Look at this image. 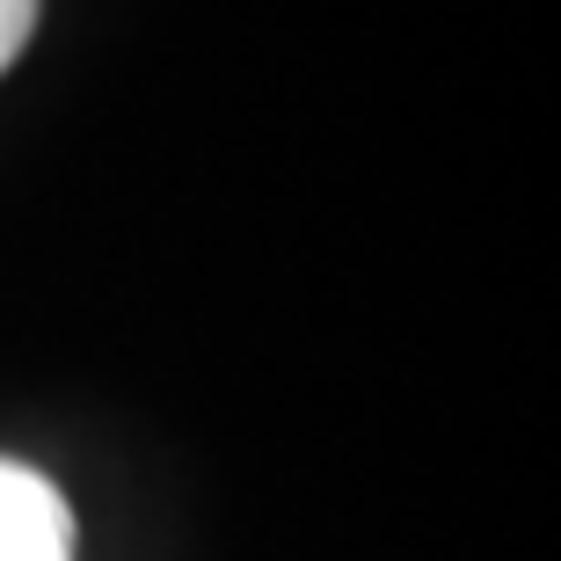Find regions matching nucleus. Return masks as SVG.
Wrapping results in <instances>:
<instances>
[{"label": "nucleus", "instance_id": "obj_1", "mask_svg": "<svg viewBox=\"0 0 561 561\" xmlns=\"http://www.w3.org/2000/svg\"><path fill=\"white\" fill-rule=\"evenodd\" d=\"M0 561H73V511L22 459H0Z\"/></svg>", "mask_w": 561, "mask_h": 561}, {"label": "nucleus", "instance_id": "obj_2", "mask_svg": "<svg viewBox=\"0 0 561 561\" xmlns=\"http://www.w3.org/2000/svg\"><path fill=\"white\" fill-rule=\"evenodd\" d=\"M30 30H37V0H0V73L15 66V51L30 44Z\"/></svg>", "mask_w": 561, "mask_h": 561}]
</instances>
